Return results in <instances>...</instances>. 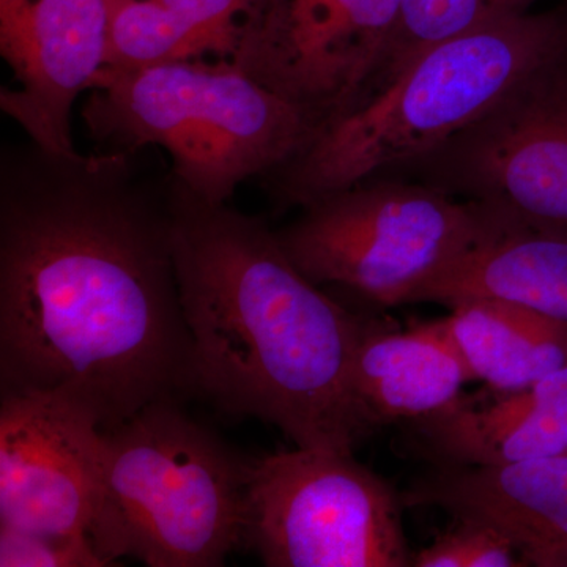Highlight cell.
Listing matches in <instances>:
<instances>
[{
    "label": "cell",
    "instance_id": "6da1fadb",
    "mask_svg": "<svg viewBox=\"0 0 567 567\" xmlns=\"http://www.w3.org/2000/svg\"><path fill=\"white\" fill-rule=\"evenodd\" d=\"M0 390L63 395L103 431L193 394L167 182L130 153L3 145Z\"/></svg>",
    "mask_w": 567,
    "mask_h": 567
},
{
    "label": "cell",
    "instance_id": "7a4b0ae2",
    "mask_svg": "<svg viewBox=\"0 0 567 567\" xmlns=\"http://www.w3.org/2000/svg\"><path fill=\"white\" fill-rule=\"evenodd\" d=\"M166 182L193 394L276 425L297 447L353 454L374 434L350 385L372 320L301 274L262 218Z\"/></svg>",
    "mask_w": 567,
    "mask_h": 567
},
{
    "label": "cell",
    "instance_id": "3957f363",
    "mask_svg": "<svg viewBox=\"0 0 567 567\" xmlns=\"http://www.w3.org/2000/svg\"><path fill=\"white\" fill-rule=\"evenodd\" d=\"M567 48V9L529 11L427 48L393 81L324 123L264 178L279 210L385 177L483 117L517 82Z\"/></svg>",
    "mask_w": 567,
    "mask_h": 567
},
{
    "label": "cell",
    "instance_id": "277c9868",
    "mask_svg": "<svg viewBox=\"0 0 567 567\" xmlns=\"http://www.w3.org/2000/svg\"><path fill=\"white\" fill-rule=\"evenodd\" d=\"M81 117L104 152L162 147L171 178L205 203L226 204L249 178L298 155L320 123L226 61L106 65Z\"/></svg>",
    "mask_w": 567,
    "mask_h": 567
},
{
    "label": "cell",
    "instance_id": "5b68a950",
    "mask_svg": "<svg viewBox=\"0 0 567 567\" xmlns=\"http://www.w3.org/2000/svg\"><path fill=\"white\" fill-rule=\"evenodd\" d=\"M249 464L181 401L144 406L103 431L93 547L111 566H223L245 544Z\"/></svg>",
    "mask_w": 567,
    "mask_h": 567
},
{
    "label": "cell",
    "instance_id": "8992f818",
    "mask_svg": "<svg viewBox=\"0 0 567 567\" xmlns=\"http://www.w3.org/2000/svg\"><path fill=\"white\" fill-rule=\"evenodd\" d=\"M514 229L483 205L424 183L379 177L306 205L276 235L317 286L391 308L410 303L457 257Z\"/></svg>",
    "mask_w": 567,
    "mask_h": 567
},
{
    "label": "cell",
    "instance_id": "52a82bcc",
    "mask_svg": "<svg viewBox=\"0 0 567 567\" xmlns=\"http://www.w3.org/2000/svg\"><path fill=\"white\" fill-rule=\"evenodd\" d=\"M402 507L353 454L282 451L249 464L245 544L268 567L413 566Z\"/></svg>",
    "mask_w": 567,
    "mask_h": 567
},
{
    "label": "cell",
    "instance_id": "ba28073f",
    "mask_svg": "<svg viewBox=\"0 0 567 567\" xmlns=\"http://www.w3.org/2000/svg\"><path fill=\"white\" fill-rule=\"evenodd\" d=\"M386 177L424 183L517 229L567 240V48L483 117Z\"/></svg>",
    "mask_w": 567,
    "mask_h": 567
},
{
    "label": "cell",
    "instance_id": "9c48e42d",
    "mask_svg": "<svg viewBox=\"0 0 567 567\" xmlns=\"http://www.w3.org/2000/svg\"><path fill=\"white\" fill-rule=\"evenodd\" d=\"M404 0H257L233 59L320 125L363 100Z\"/></svg>",
    "mask_w": 567,
    "mask_h": 567
},
{
    "label": "cell",
    "instance_id": "30bf717a",
    "mask_svg": "<svg viewBox=\"0 0 567 567\" xmlns=\"http://www.w3.org/2000/svg\"><path fill=\"white\" fill-rule=\"evenodd\" d=\"M103 429L91 410L52 393L2 394L0 525L89 536Z\"/></svg>",
    "mask_w": 567,
    "mask_h": 567
},
{
    "label": "cell",
    "instance_id": "8fae6325",
    "mask_svg": "<svg viewBox=\"0 0 567 567\" xmlns=\"http://www.w3.org/2000/svg\"><path fill=\"white\" fill-rule=\"evenodd\" d=\"M114 0H0V54L14 85L0 110L43 151L78 153L71 114L110 52Z\"/></svg>",
    "mask_w": 567,
    "mask_h": 567
},
{
    "label": "cell",
    "instance_id": "7c38bea8",
    "mask_svg": "<svg viewBox=\"0 0 567 567\" xmlns=\"http://www.w3.org/2000/svg\"><path fill=\"white\" fill-rule=\"evenodd\" d=\"M505 536L525 566L567 567V454L505 465H434L401 494Z\"/></svg>",
    "mask_w": 567,
    "mask_h": 567
},
{
    "label": "cell",
    "instance_id": "4fadbf2b",
    "mask_svg": "<svg viewBox=\"0 0 567 567\" xmlns=\"http://www.w3.org/2000/svg\"><path fill=\"white\" fill-rule=\"evenodd\" d=\"M374 322L358 346L350 377L354 402L374 432L439 415L462 401L473 375L442 320L395 333Z\"/></svg>",
    "mask_w": 567,
    "mask_h": 567
},
{
    "label": "cell",
    "instance_id": "5bb4252c",
    "mask_svg": "<svg viewBox=\"0 0 567 567\" xmlns=\"http://www.w3.org/2000/svg\"><path fill=\"white\" fill-rule=\"evenodd\" d=\"M412 435L434 465H505L567 454V368L483 409L461 401L413 421Z\"/></svg>",
    "mask_w": 567,
    "mask_h": 567
},
{
    "label": "cell",
    "instance_id": "9a60e30c",
    "mask_svg": "<svg viewBox=\"0 0 567 567\" xmlns=\"http://www.w3.org/2000/svg\"><path fill=\"white\" fill-rule=\"evenodd\" d=\"M498 298L567 322V240L528 229L491 238L447 264L410 303Z\"/></svg>",
    "mask_w": 567,
    "mask_h": 567
},
{
    "label": "cell",
    "instance_id": "2e32d148",
    "mask_svg": "<svg viewBox=\"0 0 567 567\" xmlns=\"http://www.w3.org/2000/svg\"><path fill=\"white\" fill-rule=\"evenodd\" d=\"M442 319L473 379L505 393L567 368V322L498 298L451 306Z\"/></svg>",
    "mask_w": 567,
    "mask_h": 567
},
{
    "label": "cell",
    "instance_id": "e0dca14e",
    "mask_svg": "<svg viewBox=\"0 0 567 567\" xmlns=\"http://www.w3.org/2000/svg\"><path fill=\"white\" fill-rule=\"evenodd\" d=\"M257 0H114L110 66L233 62Z\"/></svg>",
    "mask_w": 567,
    "mask_h": 567
},
{
    "label": "cell",
    "instance_id": "ac0fdd59",
    "mask_svg": "<svg viewBox=\"0 0 567 567\" xmlns=\"http://www.w3.org/2000/svg\"><path fill=\"white\" fill-rule=\"evenodd\" d=\"M537 2L539 0H404L393 37L363 100L393 81L427 48L484 25L527 14L535 11Z\"/></svg>",
    "mask_w": 567,
    "mask_h": 567
},
{
    "label": "cell",
    "instance_id": "d6986e66",
    "mask_svg": "<svg viewBox=\"0 0 567 567\" xmlns=\"http://www.w3.org/2000/svg\"><path fill=\"white\" fill-rule=\"evenodd\" d=\"M450 532L413 557L415 567H517L525 566L516 548L495 529L456 520Z\"/></svg>",
    "mask_w": 567,
    "mask_h": 567
},
{
    "label": "cell",
    "instance_id": "ffe728a7",
    "mask_svg": "<svg viewBox=\"0 0 567 567\" xmlns=\"http://www.w3.org/2000/svg\"><path fill=\"white\" fill-rule=\"evenodd\" d=\"M91 536H61L0 525V567H110Z\"/></svg>",
    "mask_w": 567,
    "mask_h": 567
}]
</instances>
